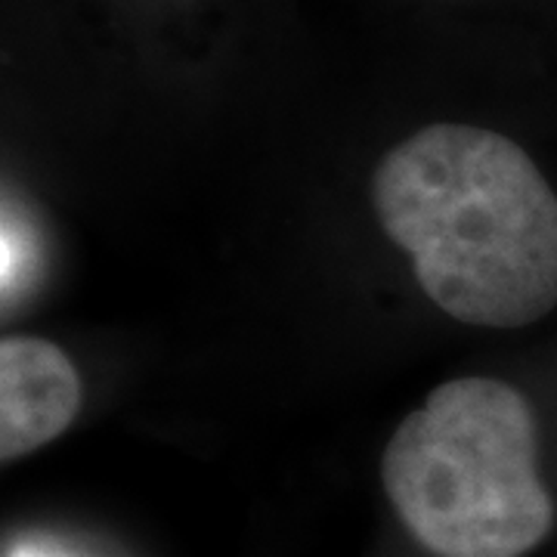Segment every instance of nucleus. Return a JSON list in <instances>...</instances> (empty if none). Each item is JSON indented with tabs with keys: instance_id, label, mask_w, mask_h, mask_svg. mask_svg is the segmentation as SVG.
<instances>
[{
	"instance_id": "nucleus-1",
	"label": "nucleus",
	"mask_w": 557,
	"mask_h": 557,
	"mask_svg": "<svg viewBox=\"0 0 557 557\" xmlns=\"http://www.w3.org/2000/svg\"><path fill=\"white\" fill-rule=\"evenodd\" d=\"M372 199L443 313L520 329L557 307V196L515 139L428 124L384 156Z\"/></svg>"
},
{
	"instance_id": "nucleus-2",
	"label": "nucleus",
	"mask_w": 557,
	"mask_h": 557,
	"mask_svg": "<svg viewBox=\"0 0 557 557\" xmlns=\"http://www.w3.org/2000/svg\"><path fill=\"white\" fill-rule=\"evenodd\" d=\"M381 483L403 527L437 557H523L552 536L536 412L518 387L456 379L399 421Z\"/></svg>"
},
{
	"instance_id": "nucleus-3",
	"label": "nucleus",
	"mask_w": 557,
	"mask_h": 557,
	"mask_svg": "<svg viewBox=\"0 0 557 557\" xmlns=\"http://www.w3.org/2000/svg\"><path fill=\"white\" fill-rule=\"evenodd\" d=\"M81 394L78 369L57 344L0 341V458L16 461L60 437L78 416Z\"/></svg>"
}]
</instances>
